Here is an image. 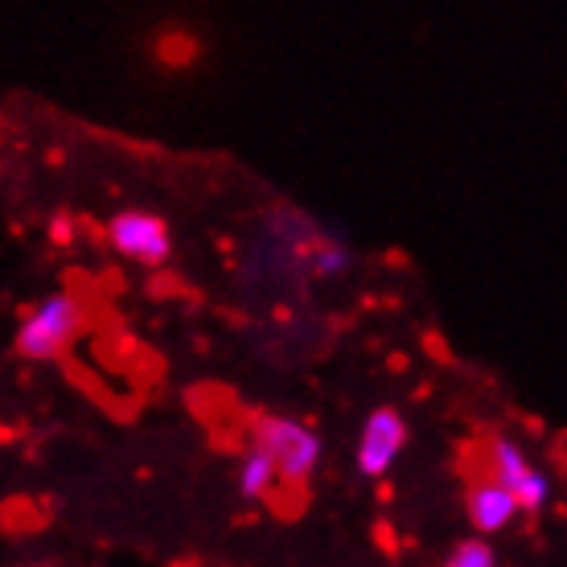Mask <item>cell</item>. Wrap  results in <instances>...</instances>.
<instances>
[{"label": "cell", "mask_w": 567, "mask_h": 567, "mask_svg": "<svg viewBox=\"0 0 567 567\" xmlns=\"http://www.w3.org/2000/svg\"><path fill=\"white\" fill-rule=\"evenodd\" d=\"M247 444H256L259 453L271 461L284 494H300L312 482V473L321 465V453H326L317 427L305 424L300 415H276V412H264L251 420Z\"/></svg>", "instance_id": "6da1fadb"}, {"label": "cell", "mask_w": 567, "mask_h": 567, "mask_svg": "<svg viewBox=\"0 0 567 567\" xmlns=\"http://www.w3.org/2000/svg\"><path fill=\"white\" fill-rule=\"evenodd\" d=\"M477 456H482V468H477V473L494 477L497 485H506L523 514L551 511L555 473L543 465V461H535V456L526 453V444L518 436L494 432V436H485V444L477 449Z\"/></svg>", "instance_id": "7a4b0ae2"}, {"label": "cell", "mask_w": 567, "mask_h": 567, "mask_svg": "<svg viewBox=\"0 0 567 567\" xmlns=\"http://www.w3.org/2000/svg\"><path fill=\"white\" fill-rule=\"evenodd\" d=\"M86 309L74 292H50L17 321V354L25 362H54L83 338Z\"/></svg>", "instance_id": "3957f363"}, {"label": "cell", "mask_w": 567, "mask_h": 567, "mask_svg": "<svg viewBox=\"0 0 567 567\" xmlns=\"http://www.w3.org/2000/svg\"><path fill=\"white\" fill-rule=\"evenodd\" d=\"M107 247L128 264L165 268L173 256V235L165 218H156L153 210H120L107 223Z\"/></svg>", "instance_id": "277c9868"}, {"label": "cell", "mask_w": 567, "mask_h": 567, "mask_svg": "<svg viewBox=\"0 0 567 567\" xmlns=\"http://www.w3.org/2000/svg\"><path fill=\"white\" fill-rule=\"evenodd\" d=\"M408 440H412V427H408V420H403L399 408H374V412L362 420V432H358V449H354L358 473L370 477V482L386 477V473L399 465Z\"/></svg>", "instance_id": "5b68a950"}, {"label": "cell", "mask_w": 567, "mask_h": 567, "mask_svg": "<svg viewBox=\"0 0 567 567\" xmlns=\"http://www.w3.org/2000/svg\"><path fill=\"white\" fill-rule=\"evenodd\" d=\"M465 514H468V526H473L482 539L511 530V526L523 518V511H518V502H514L511 489H506V485H497L494 477H485V473H477V477L468 482Z\"/></svg>", "instance_id": "8992f818"}, {"label": "cell", "mask_w": 567, "mask_h": 567, "mask_svg": "<svg viewBox=\"0 0 567 567\" xmlns=\"http://www.w3.org/2000/svg\"><path fill=\"white\" fill-rule=\"evenodd\" d=\"M235 482H239V494L247 502H268V497L280 494V482H276V468L264 453H259L256 444H243L239 453V473H235Z\"/></svg>", "instance_id": "52a82bcc"}, {"label": "cell", "mask_w": 567, "mask_h": 567, "mask_svg": "<svg viewBox=\"0 0 567 567\" xmlns=\"http://www.w3.org/2000/svg\"><path fill=\"white\" fill-rule=\"evenodd\" d=\"M305 268L317 276V280H333L350 268V251L341 247V239H329V235H317L312 247L305 251Z\"/></svg>", "instance_id": "ba28073f"}, {"label": "cell", "mask_w": 567, "mask_h": 567, "mask_svg": "<svg viewBox=\"0 0 567 567\" xmlns=\"http://www.w3.org/2000/svg\"><path fill=\"white\" fill-rule=\"evenodd\" d=\"M156 58L165 62V66H173V71H182V66H189L194 58H198V38L189 33V29H165V33H156Z\"/></svg>", "instance_id": "9c48e42d"}, {"label": "cell", "mask_w": 567, "mask_h": 567, "mask_svg": "<svg viewBox=\"0 0 567 567\" xmlns=\"http://www.w3.org/2000/svg\"><path fill=\"white\" fill-rule=\"evenodd\" d=\"M440 567H497V551L489 539H461L453 551L444 555V564Z\"/></svg>", "instance_id": "30bf717a"}]
</instances>
